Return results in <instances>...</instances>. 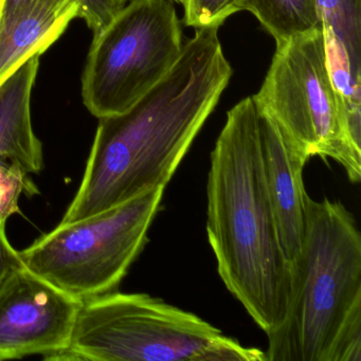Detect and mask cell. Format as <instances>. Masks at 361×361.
<instances>
[{"mask_svg":"<svg viewBox=\"0 0 361 361\" xmlns=\"http://www.w3.org/2000/svg\"><path fill=\"white\" fill-rule=\"evenodd\" d=\"M219 29H195L153 90L124 113L99 119L83 180L61 224L166 187L232 77Z\"/></svg>","mask_w":361,"mask_h":361,"instance_id":"1","label":"cell"},{"mask_svg":"<svg viewBox=\"0 0 361 361\" xmlns=\"http://www.w3.org/2000/svg\"><path fill=\"white\" fill-rule=\"evenodd\" d=\"M259 113L252 96L227 114L211 152L207 235L224 284L269 335L286 317L291 268L266 189Z\"/></svg>","mask_w":361,"mask_h":361,"instance_id":"2","label":"cell"},{"mask_svg":"<svg viewBox=\"0 0 361 361\" xmlns=\"http://www.w3.org/2000/svg\"><path fill=\"white\" fill-rule=\"evenodd\" d=\"M305 233L291 264L284 322L267 335L268 361H361V235L329 198L305 202Z\"/></svg>","mask_w":361,"mask_h":361,"instance_id":"3","label":"cell"},{"mask_svg":"<svg viewBox=\"0 0 361 361\" xmlns=\"http://www.w3.org/2000/svg\"><path fill=\"white\" fill-rule=\"evenodd\" d=\"M50 359L88 361H265L192 312L145 293L82 302L67 350Z\"/></svg>","mask_w":361,"mask_h":361,"instance_id":"4","label":"cell"},{"mask_svg":"<svg viewBox=\"0 0 361 361\" xmlns=\"http://www.w3.org/2000/svg\"><path fill=\"white\" fill-rule=\"evenodd\" d=\"M293 151L305 160L331 158L348 180L361 179V139L331 79L322 27L276 44L269 71L255 94Z\"/></svg>","mask_w":361,"mask_h":361,"instance_id":"5","label":"cell"},{"mask_svg":"<svg viewBox=\"0 0 361 361\" xmlns=\"http://www.w3.org/2000/svg\"><path fill=\"white\" fill-rule=\"evenodd\" d=\"M166 188L68 224L18 251L24 265L67 295L86 301L113 293L147 242Z\"/></svg>","mask_w":361,"mask_h":361,"instance_id":"6","label":"cell"},{"mask_svg":"<svg viewBox=\"0 0 361 361\" xmlns=\"http://www.w3.org/2000/svg\"><path fill=\"white\" fill-rule=\"evenodd\" d=\"M183 29L171 0H128L94 33L82 75L84 105L94 117L134 106L173 68Z\"/></svg>","mask_w":361,"mask_h":361,"instance_id":"7","label":"cell"},{"mask_svg":"<svg viewBox=\"0 0 361 361\" xmlns=\"http://www.w3.org/2000/svg\"><path fill=\"white\" fill-rule=\"evenodd\" d=\"M81 304L26 266L14 272L0 289V360L67 350Z\"/></svg>","mask_w":361,"mask_h":361,"instance_id":"8","label":"cell"},{"mask_svg":"<svg viewBox=\"0 0 361 361\" xmlns=\"http://www.w3.org/2000/svg\"><path fill=\"white\" fill-rule=\"evenodd\" d=\"M259 109V140L266 189L281 247L291 265L300 255L305 233L308 194L303 170L307 160L293 151L276 122L261 106Z\"/></svg>","mask_w":361,"mask_h":361,"instance_id":"9","label":"cell"},{"mask_svg":"<svg viewBox=\"0 0 361 361\" xmlns=\"http://www.w3.org/2000/svg\"><path fill=\"white\" fill-rule=\"evenodd\" d=\"M78 0H0V84L80 18Z\"/></svg>","mask_w":361,"mask_h":361,"instance_id":"10","label":"cell"},{"mask_svg":"<svg viewBox=\"0 0 361 361\" xmlns=\"http://www.w3.org/2000/svg\"><path fill=\"white\" fill-rule=\"evenodd\" d=\"M39 56L30 59L0 84V159L27 174L44 168L43 145L33 132L30 100Z\"/></svg>","mask_w":361,"mask_h":361,"instance_id":"11","label":"cell"},{"mask_svg":"<svg viewBox=\"0 0 361 361\" xmlns=\"http://www.w3.org/2000/svg\"><path fill=\"white\" fill-rule=\"evenodd\" d=\"M240 11L252 13L276 44L322 27L317 0H242Z\"/></svg>","mask_w":361,"mask_h":361,"instance_id":"12","label":"cell"},{"mask_svg":"<svg viewBox=\"0 0 361 361\" xmlns=\"http://www.w3.org/2000/svg\"><path fill=\"white\" fill-rule=\"evenodd\" d=\"M325 35L341 46L361 79V0H317Z\"/></svg>","mask_w":361,"mask_h":361,"instance_id":"13","label":"cell"},{"mask_svg":"<svg viewBox=\"0 0 361 361\" xmlns=\"http://www.w3.org/2000/svg\"><path fill=\"white\" fill-rule=\"evenodd\" d=\"M23 193H37L28 174L20 166L0 159V226H5L11 215L20 212Z\"/></svg>","mask_w":361,"mask_h":361,"instance_id":"14","label":"cell"},{"mask_svg":"<svg viewBox=\"0 0 361 361\" xmlns=\"http://www.w3.org/2000/svg\"><path fill=\"white\" fill-rule=\"evenodd\" d=\"M242 0H185V24L194 29L221 27L240 12Z\"/></svg>","mask_w":361,"mask_h":361,"instance_id":"15","label":"cell"},{"mask_svg":"<svg viewBox=\"0 0 361 361\" xmlns=\"http://www.w3.org/2000/svg\"><path fill=\"white\" fill-rule=\"evenodd\" d=\"M78 3L81 8L80 18L85 20L94 35L104 28L122 9L114 0H78Z\"/></svg>","mask_w":361,"mask_h":361,"instance_id":"16","label":"cell"},{"mask_svg":"<svg viewBox=\"0 0 361 361\" xmlns=\"http://www.w3.org/2000/svg\"><path fill=\"white\" fill-rule=\"evenodd\" d=\"M24 266L20 253L8 240L5 226H0V289L14 272Z\"/></svg>","mask_w":361,"mask_h":361,"instance_id":"17","label":"cell"},{"mask_svg":"<svg viewBox=\"0 0 361 361\" xmlns=\"http://www.w3.org/2000/svg\"><path fill=\"white\" fill-rule=\"evenodd\" d=\"M114 1H115L120 8H123L124 6L128 3V0H114Z\"/></svg>","mask_w":361,"mask_h":361,"instance_id":"18","label":"cell"},{"mask_svg":"<svg viewBox=\"0 0 361 361\" xmlns=\"http://www.w3.org/2000/svg\"><path fill=\"white\" fill-rule=\"evenodd\" d=\"M173 3L178 4V5L185 6V0H171Z\"/></svg>","mask_w":361,"mask_h":361,"instance_id":"19","label":"cell"}]
</instances>
